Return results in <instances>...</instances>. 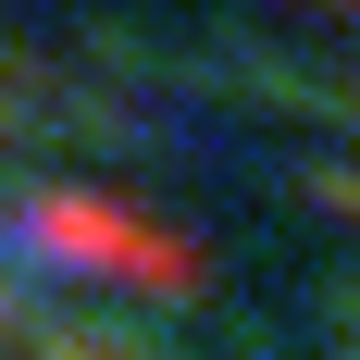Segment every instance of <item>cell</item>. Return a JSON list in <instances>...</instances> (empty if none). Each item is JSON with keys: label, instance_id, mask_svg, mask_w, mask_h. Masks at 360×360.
I'll use <instances>...</instances> for the list:
<instances>
[{"label": "cell", "instance_id": "obj_3", "mask_svg": "<svg viewBox=\"0 0 360 360\" xmlns=\"http://www.w3.org/2000/svg\"><path fill=\"white\" fill-rule=\"evenodd\" d=\"M335 13H360V0H335Z\"/></svg>", "mask_w": 360, "mask_h": 360}, {"label": "cell", "instance_id": "obj_1", "mask_svg": "<svg viewBox=\"0 0 360 360\" xmlns=\"http://www.w3.org/2000/svg\"><path fill=\"white\" fill-rule=\"evenodd\" d=\"M13 249L75 261V274H124V286H186V274H199L162 224L112 212V199H25V212H13Z\"/></svg>", "mask_w": 360, "mask_h": 360}, {"label": "cell", "instance_id": "obj_2", "mask_svg": "<svg viewBox=\"0 0 360 360\" xmlns=\"http://www.w3.org/2000/svg\"><path fill=\"white\" fill-rule=\"evenodd\" d=\"M323 199H335V212H360V174H323Z\"/></svg>", "mask_w": 360, "mask_h": 360}]
</instances>
